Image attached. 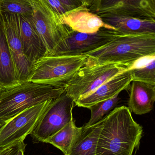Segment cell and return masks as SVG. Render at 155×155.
<instances>
[{
    "label": "cell",
    "instance_id": "18",
    "mask_svg": "<svg viewBox=\"0 0 155 155\" xmlns=\"http://www.w3.org/2000/svg\"><path fill=\"white\" fill-rule=\"evenodd\" d=\"M102 126L101 120L91 126L81 127L70 149L65 155H96Z\"/></svg>",
    "mask_w": 155,
    "mask_h": 155
},
{
    "label": "cell",
    "instance_id": "11",
    "mask_svg": "<svg viewBox=\"0 0 155 155\" xmlns=\"http://www.w3.org/2000/svg\"><path fill=\"white\" fill-rule=\"evenodd\" d=\"M93 13L155 18V0H102Z\"/></svg>",
    "mask_w": 155,
    "mask_h": 155
},
{
    "label": "cell",
    "instance_id": "24",
    "mask_svg": "<svg viewBox=\"0 0 155 155\" xmlns=\"http://www.w3.org/2000/svg\"><path fill=\"white\" fill-rule=\"evenodd\" d=\"M66 7L68 12L77 9L83 6H86L81 0H60Z\"/></svg>",
    "mask_w": 155,
    "mask_h": 155
},
{
    "label": "cell",
    "instance_id": "13",
    "mask_svg": "<svg viewBox=\"0 0 155 155\" xmlns=\"http://www.w3.org/2000/svg\"><path fill=\"white\" fill-rule=\"evenodd\" d=\"M60 20L72 31L78 32L93 33L102 28L116 30L106 24L99 15L91 12L85 6L67 12L60 17Z\"/></svg>",
    "mask_w": 155,
    "mask_h": 155
},
{
    "label": "cell",
    "instance_id": "28",
    "mask_svg": "<svg viewBox=\"0 0 155 155\" xmlns=\"http://www.w3.org/2000/svg\"><path fill=\"white\" fill-rule=\"evenodd\" d=\"M6 122H7V121H5V120L0 118V128H1L5 124Z\"/></svg>",
    "mask_w": 155,
    "mask_h": 155
},
{
    "label": "cell",
    "instance_id": "15",
    "mask_svg": "<svg viewBox=\"0 0 155 155\" xmlns=\"http://www.w3.org/2000/svg\"><path fill=\"white\" fill-rule=\"evenodd\" d=\"M19 32L24 52L32 65L44 56L47 51L44 44L26 16L18 15Z\"/></svg>",
    "mask_w": 155,
    "mask_h": 155
},
{
    "label": "cell",
    "instance_id": "21",
    "mask_svg": "<svg viewBox=\"0 0 155 155\" xmlns=\"http://www.w3.org/2000/svg\"><path fill=\"white\" fill-rule=\"evenodd\" d=\"M119 94H117L110 99L98 102L90 107L88 109L91 111V117L84 126H91L96 124L109 114L110 111L115 108L120 100Z\"/></svg>",
    "mask_w": 155,
    "mask_h": 155
},
{
    "label": "cell",
    "instance_id": "10",
    "mask_svg": "<svg viewBox=\"0 0 155 155\" xmlns=\"http://www.w3.org/2000/svg\"><path fill=\"white\" fill-rule=\"evenodd\" d=\"M1 12L18 82L21 84L28 81L33 66L24 52L19 32L18 15Z\"/></svg>",
    "mask_w": 155,
    "mask_h": 155
},
{
    "label": "cell",
    "instance_id": "12",
    "mask_svg": "<svg viewBox=\"0 0 155 155\" xmlns=\"http://www.w3.org/2000/svg\"><path fill=\"white\" fill-rule=\"evenodd\" d=\"M133 78L129 70L125 71L107 80L93 92L74 101L79 107L89 108L93 105L110 99L130 87Z\"/></svg>",
    "mask_w": 155,
    "mask_h": 155
},
{
    "label": "cell",
    "instance_id": "16",
    "mask_svg": "<svg viewBox=\"0 0 155 155\" xmlns=\"http://www.w3.org/2000/svg\"><path fill=\"white\" fill-rule=\"evenodd\" d=\"M129 87L128 107L130 111L138 115L150 113L153 108L155 85L133 80Z\"/></svg>",
    "mask_w": 155,
    "mask_h": 155
},
{
    "label": "cell",
    "instance_id": "27",
    "mask_svg": "<svg viewBox=\"0 0 155 155\" xmlns=\"http://www.w3.org/2000/svg\"><path fill=\"white\" fill-rule=\"evenodd\" d=\"M26 144L25 143H24L22 145V146L17 153V155H24V152L25 151V147H26Z\"/></svg>",
    "mask_w": 155,
    "mask_h": 155
},
{
    "label": "cell",
    "instance_id": "6",
    "mask_svg": "<svg viewBox=\"0 0 155 155\" xmlns=\"http://www.w3.org/2000/svg\"><path fill=\"white\" fill-rule=\"evenodd\" d=\"M26 17L42 41L47 55L52 54L59 44L72 31L68 26L61 23L45 0H35L33 13Z\"/></svg>",
    "mask_w": 155,
    "mask_h": 155
},
{
    "label": "cell",
    "instance_id": "1",
    "mask_svg": "<svg viewBox=\"0 0 155 155\" xmlns=\"http://www.w3.org/2000/svg\"><path fill=\"white\" fill-rule=\"evenodd\" d=\"M96 155H133L138 148L143 128L125 106L114 108L102 119Z\"/></svg>",
    "mask_w": 155,
    "mask_h": 155
},
{
    "label": "cell",
    "instance_id": "9",
    "mask_svg": "<svg viewBox=\"0 0 155 155\" xmlns=\"http://www.w3.org/2000/svg\"><path fill=\"white\" fill-rule=\"evenodd\" d=\"M121 35L116 30L106 28L93 33L72 31L51 55H83L103 46Z\"/></svg>",
    "mask_w": 155,
    "mask_h": 155
},
{
    "label": "cell",
    "instance_id": "3",
    "mask_svg": "<svg viewBox=\"0 0 155 155\" xmlns=\"http://www.w3.org/2000/svg\"><path fill=\"white\" fill-rule=\"evenodd\" d=\"M65 92L64 87L28 81L5 88L0 95V118L8 121L29 107L57 98Z\"/></svg>",
    "mask_w": 155,
    "mask_h": 155
},
{
    "label": "cell",
    "instance_id": "29",
    "mask_svg": "<svg viewBox=\"0 0 155 155\" xmlns=\"http://www.w3.org/2000/svg\"><path fill=\"white\" fill-rule=\"evenodd\" d=\"M4 89L5 87H3L2 85H0V95H1L2 93V92L3 91V90H4Z\"/></svg>",
    "mask_w": 155,
    "mask_h": 155
},
{
    "label": "cell",
    "instance_id": "14",
    "mask_svg": "<svg viewBox=\"0 0 155 155\" xmlns=\"http://www.w3.org/2000/svg\"><path fill=\"white\" fill-rule=\"evenodd\" d=\"M104 22L123 35H155V19L126 15H100Z\"/></svg>",
    "mask_w": 155,
    "mask_h": 155
},
{
    "label": "cell",
    "instance_id": "30",
    "mask_svg": "<svg viewBox=\"0 0 155 155\" xmlns=\"http://www.w3.org/2000/svg\"><path fill=\"white\" fill-rule=\"evenodd\" d=\"M5 148H0V154H1V153H2V152L4 150Z\"/></svg>",
    "mask_w": 155,
    "mask_h": 155
},
{
    "label": "cell",
    "instance_id": "7",
    "mask_svg": "<svg viewBox=\"0 0 155 155\" xmlns=\"http://www.w3.org/2000/svg\"><path fill=\"white\" fill-rule=\"evenodd\" d=\"M55 99L29 107L7 121L0 128V148L24 142L26 137L32 134Z\"/></svg>",
    "mask_w": 155,
    "mask_h": 155
},
{
    "label": "cell",
    "instance_id": "4",
    "mask_svg": "<svg viewBox=\"0 0 155 155\" xmlns=\"http://www.w3.org/2000/svg\"><path fill=\"white\" fill-rule=\"evenodd\" d=\"M87 58L84 54L45 55L33 64L28 81L65 88Z\"/></svg>",
    "mask_w": 155,
    "mask_h": 155
},
{
    "label": "cell",
    "instance_id": "25",
    "mask_svg": "<svg viewBox=\"0 0 155 155\" xmlns=\"http://www.w3.org/2000/svg\"><path fill=\"white\" fill-rule=\"evenodd\" d=\"M24 142H21L19 143L13 145L5 148L0 155H17V153Z\"/></svg>",
    "mask_w": 155,
    "mask_h": 155
},
{
    "label": "cell",
    "instance_id": "23",
    "mask_svg": "<svg viewBox=\"0 0 155 155\" xmlns=\"http://www.w3.org/2000/svg\"><path fill=\"white\" fill-rule=\"evenodd\" d=\"M54 13L58 16L60 20V17L68 12L64 5L60 0H45Z\"/></svg>",
    "mask_w": 155,
    "mask_h": 155
},
{
    "label": "cell",
    "instance_id": "19",
    "mask_svg": "<svg viewBox=\"0 0 155 155\" xmlns=\"http://www.w3.org/2000/svg\"><path fill=\"white\" fill-rule=\"evenodd\" d=\"M81 127H77L73 118L61 130L45 140L44 143L52 145L66 155L70 149Z\"/></svg>",
    "mask_w": 155,
    "mask_h": 155
},
{
    "label": "cell",
    "instance_id": "22",
    "mask_svg": "<svg viewBox=\"0 0 155 155\" xmlns=\"http://www.w3.org/2000/svg\"><path fill=\"white\" fill-rule=\"evenodd\" d=\"M35 0H0V12L25 16L32 15Z\"/></svg>",
    "mask_w": 155,
    "mask_h": 155
},
{
    "label": "cell",
    "instance_id": "20",
    "mask_svg": "<svg viewBox=\"0 0 155 155\" xmlns=\"http://www.w3.org/2000/svg\"><path fill=\"white\" fill-rule=\"evenodd\" d=\"M128 70L133 80L155 85V55L141 59Z\"/></svg>",
    "mask_w": 155,
    "mask_h": 155
},
{
    "label": "cell",
    "instance_id": "2",
    "mask_svg": "<svg viewBox=\"0 0 155 155\" xmlns=\"http://www.w3.org/2000/svg\"><path fill=\"white\" fill-rule=\"evenodd\" d=\"M84 55L87 57L86 65L114 64L128 70L141 59L155 55V35H121Z\"/></svg>",
    "mask_w": 155,
    "mask_h": 155
},
{
    "label": "cell",
    "instance_id": "17",
    "mask_svg": "<svg viewBox=\"0 0 155 155\" xmlns=\"http://www.w3.org/2000/svg\"><path fill=\"white\" fill-rule=\"evenodd\" d=\"M16 70L9 49L0 12V85L5 88L18 84Z\"/></svg>",
    "mask_w": 155,
    "mask_h": 155
},
{
    "label": "cell",
    "instance_id": "5",
    "mask_svg": "<svg viewBox=\"0 0 155 155\" xmlns=\"http://www.w3.org/2000/svg\"><path fill=\"white\" fill-rule=\"evenodd\" d=\"M128 70L123 65L104 64L83 66L65 87L66 94L76 101L91 94L107 80Z\"/></svg>",
    "mask_w": 155,
    "mask_h": 155
},
{
    "label": "cell",
    "instance_id": "26",
    "mask_svg": "<svg viewBox=\"0 0 155 155\" xmlns=\"http://www.w3.org/2000/svg\"><path fill=\"white\" fill-rule=\"evenodd\" d=\"M83 3L89 9L90 12L94 13L102 0H81Z\"/></svg>",
    "mask_w": 155,
    "mask_h": 155
},
{
    "label": "cell",
    "instance_id": "8",
    "mask_svg": "<svg viewBox=\"0 0 155 155\" xmlns=\"http://www.w3.org/2000/svg\"><path fill=\"white\" fill-rule=\"evenodd\" d=\"M73 99L63 93L53 101L31 134L34 143L43 142L68 124L72 119Z\"/></svg>",
    "mask_w": 155,
    "mask_h": 155
}]
</instances>
